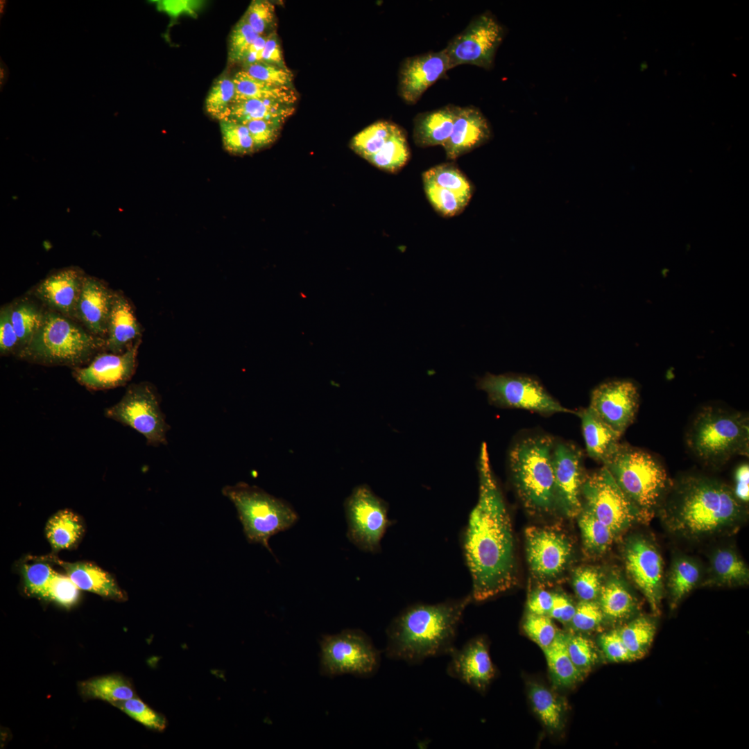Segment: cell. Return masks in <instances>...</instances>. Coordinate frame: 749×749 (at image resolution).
<instances>
[{
  "label": "cell",
  "instance_id": "1",
  "mask_svg": "<svg viewBox=\"0 0 749 749\" xmlns=\"http://www.w3.org/2000/svg\"><path fill=\"white\" fill-rule=\"evenodd\" d=\"M477 469L478 500L460 542L472 580V601L483 602L514 586L516 562L510 517L485 442L480 448Z\"/></svg>",
  "mask_w": 749,
  "mask_h": 749
},
{
  "label": "cell",
  "instance_id": "2",
  "mask_svg": "<svg viewBox=\"0 0 749 749\" xmlns=\"http://www.w3.org/2000/svg\"><path fill=\"white\" fill-rule=\"evenodd\" d=\"M673 535L690 541L735 533L746 517V506L723 482L691 474L673 483L658 510Z\"/></svg>",
  "mask_w": 749,
  "mask_h": 749
},
{
  "label": "cell",
  "instance_id": "3",
  "mask_svg": "<svg viewBox=\"0 0 749 749\" xmlns=\"http://www.w3.org/2000/svg\"><path fill=\"white\" fill-rule=\"evenodd\" d=\"M472 601L470 594L437 603H417L401 611L386 629L388 657L417 664L449 655L456 648L458 627Z\"/></svg>",
  "mask_w": 749,
  "mask_h": 749
},
{
  "label": "cell",
  "instance_id": "4",
  "mask_svg": "<svg viewBox=\"0 0 749 749\" xmlns=\"http://www.w3.org/2000/svg\"><path fill=\"white\" fill-rule=\"evenodd\" d=\"M105 350V338L92 334L74 320L46 309L40 328L16 356L32 363L74 369L87 365Z\"/></svg>",
  "mask_w": 749,
  "mask_h": 749
},
{
  "label": "cell",
  "instance_id": "5",
  "mask_svg": "<svg viewBox=\"0 0 749 749\" xmlns=\"http://www.w3.org/2000/svg\"><path fill=\"white\" fill-rule=\"evenodd\" d=\"M603 466L637 509L642 522L658 512L673 484L654 456L627 444L620 443Z\"/></svg>",
  "mask_w": 749,
  "mask_h": 749
},
{
  "label": "cell",
  "instance_id": "6",
  "mask_svg": "<svg viewBox=\"0 0 749 749\" xmlns=\"http://www.w3.org/2000/svg\"><path fill=\"white\" fill-rule=\"evenodd\" d=\"M553 439L529 436L510 447L508 463L510 477L524 506L533 513H549L556 507L552 465Z\"/></svg>",
  "mask_w": 749,
  "mask_h": 749
},
{
  "label": "cell",
  "instance_id": "7",
  "mask_svg": "<svg viewBox=\"0 0 749 749\" xmlns=\"http://www.w3.org/2000/svg\"><path fill=\"white\" fill-rule=\"evenodd\" d=\"M691 451L704 463L718 466L736 455H748L749 420L741 413L709 406L694 418L687 434Z\"/></svg>",
  "mask_w": 749,
  "mask_h": 749
},
{
  "label": "cell",
  "instance_id": "8",
  "mask_svg": "<svg viewBox=\"0 0 749 749\" xmlns=\"http://www.w3.org/2000/svg\"><path fill=\"white\" fill-rule=\"evenodd\" d=\"M223 494L234 503L248 541L261 544L271 553L270 538L289 529L298 520V515L288 502L256 486L239 483L223 488Z\"/></svg>",
  "mask_w": 749,
  "mask_h": 749
},
{
  "label": "cell",
  "instance_id": "9",
  "mask_svg": "<svg viewBox=\"0 0 749 749\" xmlns=\"http://www.w3.org/2000/svg\"><path fill=\"white\" fill-rule=\"evenodd\" d=\"M320 670L333 678L345 674L370 676L380 664V655L370 637L359 629L323 635L320 641Z\"/></svg>",
  "mask_w": 749,
  "mask_h": 749
},
{
  "label": "cell",
  "instance_id": "10",
  "mask_svg": "<svg viewBox=\"0 0 749 749\" xmlns=\"http://www.w3.org/2000/svg\"><path fill=\"white\" fill-rule=\"evenodd\" d=\"M103 413L143 435L149 445L166 444L169 425L162 411L157 390L150 382L130 384L121 399L105 408Z\"/></svg>",
  "mask_w": 749,
  "mask_h": 749
},
{
  "label": "cell",
  "instance_id": "11",
  "mask_svg": "<svg viewBox=\"0 0 749 749\" xmlns=\"http://www.w3.org/2000/svg\"><path fill=\"white\" fill-rule=\"evenodd\" d=\"M344 510L349 541L362 551H380L381 540L393 524L387 502L363 484L355 487L346 498Z\"/></svg>",
  "mask_w": 749,
  "mask_h": 749
},
{
  "label": "cell",
  "instance_id": "12",
  "mask_svg": "<svg viewBox=\"0 0 749 749\" xmlns=\"http://www.w3.org/2000/svg\"><path fill=\"white\" fill-rule=\"evenodd\" d=\"M489 402L501 408H521L542 414L574 413L562 406L533 378L506 373H486L476 382Z\"/></svg>",
  "mask_w": 749,
  "mask_h": 749
},
{
  "label": "cell",
  "instance_id": "13",
  "mask_svg": "<svg viewBox=\"0 0 749 749\" xmlns=\"http://www.w3.org/2000/svg\"><path fill=\"white\" fill-rule=\"evenodd\" d=\"M504 34L503 26L490 11L475 16L445 48L451 69L461 64L492 69Z\"/></svg>",
  "mask_w": 749,
  "mask_h": 749
},
{
  "label": "cell",
  "instance_id": "14",
  "mask_svg": "<svg viewBox=\"0 0 749 749\" xmlns=\"http://www.w3.org/2000/svg\"><path fill=\"white\" fill-rule=\"evenodd\" d=\"M582 495L585 499L584 508L608 526L615 535L636 522H642L637 509L604 466L585 477Z\"/></svg>",
  "mask_w": 749,
  "mask_h": 749
},
{
  "label": "cell",
  "instance_id": "15",
  "mask_svg": "<svg viewBox=\"0 0 749 749\" xmlns=\"http://www.w3.org/2000/svg\"><path fill=\"white\" fill-rule=\"evenodd\" d=\"M626 571L643 593L651 609L658 613L663 588V560L655 543L643 535L628 539L624 548Z\"/></svg>",
  "mask_w": 749,
  "mask_h": 749
},
{
  "label": "cell",
  "instance_id": "16",
  "mask_svg": "<svg viewBox=\"0 0 749 749\" xmlns=\"http://www.w3.org/2000/svg\"><path fill=\"white\" fill-rule=\"evenodd\" d=\"M141 339L121 354L102 352L87 365L72 369L76 381L89 390H104L124 386L137 367Z\"/></svg>",
  "mask_w": 749,
  "mask_h": 749
},
{
  "label": "cell",
  "instance_id": "17",
  "mask_svg": "<svg viewBox=\"0 0 749 749\" xmlns=\"http://www.w3.org/2000/svg\"><path fill=\"white\" fill-rule=\"evenodd\" d=\"M583 454L574 445L554 442L552 465L556 506L569 517H576L582 510L583 477Z\"/></svg>",
  "mask_w": 749,
  "mask_h": 749
},
{
  "label": "cell",
  "instance_id": "18",
  "mask_svg": "<svg viewBox=\"0 0 749 749\" xmlns=\"http://www.w3.org/2000/svg\"><path fill=\"white\" fill-rule=\"evenodd\" d=\"M525 537L528 562L533 574L542 580L558 576L571 553L567 537L556 530L536 526L528 527Z\"/></svg>",
  "mask_w": 749,
  "mask_h": 749
},
{
  "label": "cell",
  "instance_id": "19",
  "mask_svg": "<svg viewBox=\"0 0 749 749\" xmlns=\"http://www.w3.org/2000/svg\"><path fill=\"white\" fill-rule=\"evenodd\" d=\"M639 406V392L631 381L615 380L597 386L590 408L603 422L622 435L633 422Z\"/></svg>",
  "mask_w": 749,
  "mask_h": 749
},
{
  "label": "cell",
  "instance_id": "20",
  "mask_svg": "<svg viewBox=\"0 0 749 749\" xmlns=\"http://www.w3.org/2000/svg\"><path fill=\"white\" fill-rule=\"evenodd\" d=\"M451 69L445 49L406 58L398 73V94L404 102L414 105L425 91Z\"/></svg>",
  "mask_w": 749,
  "mask_h": 749
},
{
  "label": "cell",
  "instance_id": "21",
  "mask_svg": "<svg viewBox=\"0 0 749 749\" xmlns=\"http://www.w3.org/2000/svg\"><path fill=\"white\" fill-rule=\"evenodd\" d=\"M449 655L451 657L447 673L450 677L479 692L486 690L494 679L496 671L487 642L483 637L469 640L460 648L456 647Z\"/></svg>",
  "mask_w": 749,
  "mask_h": 749
},
{
  "label": "cell",
  "instance_id": "22",
  "mask_svg": "<svg viewBox=\"0 0 749 749\" xmlns=\"http://www.w3.org/2000/svg\"><path fill=\"white\" fill-rule=\"evenodd\" d=\"M85 274L78 267L52 272L33 289V294L48 309L76 320V311Z\"/></svg>",
  "mask_w": 749,
  "mask_h": 749
},
{
  "label": "cell",
  "instance_id": "23",
  "mask_svg": "<svg viewBox=\"0 0 749 749\" xmlns=\"http://www.w3.org/2000/svg\"><path fill=\"white\" fill-rule=\"evenodd\" d=\"M114 295V291L104 282L85 275L76 307V320L92 334L105 339Z\"/></svg>",
  "mask_w": 749,
  "mask_h": 749
},
{
  "label": "cell",
  "instance_id": "24",
  "mask_svg": "<svg viewBox=\"0 0 749 749\" xmlns=\"http://www.w3.org/2000/svg\"><path fill=\"white\" fill-rule=\"evenodd\" d=\"M491 137L490 123L478 107L459 106L451 134L442 147L447 158L455 160L484 145Z\"/></svg>",
  "mask_w": 749,
  "mask_h": 749
},
{
  "label": "cell",
  "instance_id": "25",
  "mask_svg": "<svg viewBox=\"0 0 749 749\" xmlns=\"http://www.w3.org/2000/svg\"><path fill=\"white\" fill-rule=\"evenodd\" d=\"M142 327L131 302L121 291H115L107 322L106 351L121 354L141 339Z\"/></svg>",
  "mask_w": 749,
  "mask_h": 749
},
{
  "label": "cell",
  "instance_id": "26",
  "mask_svg": "<svg viewBox=\"0 0 749 749\" xmlns=\"http://www.w3.org/2000/svg\"><path fill=\"white\" fill-rule=\"evenodd\" d=\"M458 108L459 106L447 104L417 114L413 119V138L415 145L420 148L442 146L451 134Z\"/></svg>",
  "mask_w": 749,
  "mask_h": 749
},
{
  "label": "cell",
  "instance_id": "27",
  "mask_svg": "<svg viewBox=\"0 0 749 749\" xmlns=\"http://www.w3.org/2000/svg\"><path fill=\"white\" fill-rule=\"evenodd\" d=\"M65 574L80 589L118 601L127 599L114 578L99 567L90 562H66L55 560Z\"/></svg>",
  "mask_w": 749,
  "mask_h": 749
},
{
  "label": "cell",
  "instance_id": "28",
  "mask_svg": "<svg viewBox=\"0 0 749 749\" xmlns=\"http://www.w3.org/2000/svg\"><path fill=\"white\" fill-rule=\"evenodd\" d=\"M581 420L586 451L589 457L604 463L617 449L621 436L590 408L576 413Z\"/></svg>",
  "mask_w": 749,
  "mask_h": 749
},
{
  "label": "cell",
  "instance_id": "29",
  "mask_svg": "<svg viewBox=\"0 0 749 749\" xmlns=\"http://www.w3.org/2000/svg\"><path fill=\"white\" fill-rule=\"evenodd\" d=\"M705 580V583L717 586L746 585L749 580V569L734 549L721 546L710 554L708 576Z\"/></svg>",
  "mask_w": 749,
  "mask_h": 749
},
{
  "label": "cell",
  "instance_id": "30",
  "mask_svg": "<svg viewBox=\"0 0 749 749\" xmlns=\"http://www.w3.org/2000/svg\"><path fill=\"white\" fill-rule=\"evenodd\" d=\"M235 87L233 102L250 99L268 100L293 105L298 100L293 86H279L258 80L243 70L232 77Z\"/></svg>",
  "mask_w": 749,
  "mask_h": 749
},
{
  "label": "cell",
  "instance_id": "31",
  "mask_svg": "<svg viewBox=\"0 0 749 749\" xmlns=\"http://www.w3.org/2000/svg\"><path fill=\"white\" fill-rule=\"evenodd\" d=\"M294 111L293 105L273 101L250 99L232 103L221 120H232L239 123L257 119L284 121Z\"/></svg>",
  "mask_w": 749,
  "mask_h": 749
},
{
  "label": "cell",
  "instance_id": "32",
  "mask_svg": "<svg viewBox=\"0 0 749 749\" xmlns=\"http://www.w3.org/2000/svg\"><path fill=\"white\" fill-rule=\"evenodd\" d=\"M542 651L556 686L569 688L582 679L583 675L575 666L568 653L565 633L558 632L553 643Z\"/></svg>",
  "mask_w": 749,
  "mask_h": 749
},
{
  "label": "cell",
  "instance_id": "33",
  "mask_svg": "<svg viewBox=\"0 0 749 749\" xmlns=\"http://www.w3.org/2000/svg\"><path fill=\"white\" fill-rule=\"evenodd\" d=\"M46 535L55 551L74 546L83 533V525L79 515L69 509L56 512L46 526Z\"/></svg>",
  "mask_w": 749,
  "mask_h": 749
},
{
  "label": "cell",
  "instance_id": "34",
  "mask_svg": "<svg viewBox=\"0 0 749 749\" xmlns=\"http://www.w3.org/2000/svg\"><path fill=\"white\" fill-rule=\"evenodd\" d=\"M702 576L701 567L695 559L687 556L674 558L667 578L673 607L696 586Z\"/></svg>",
  "mask_w": 749,
  "mask_h": 749
},
{
  "label": "cell",
  "instance_id": "35",
  "mask_svg": "<svg viewBox=\"0 0 749 749\" xmlns=\"http://www.w3.org/2000/svg\"><path fill=\"white\" fill-rule=\"evenodd\" d=\"M80 691L86 698H97L112 705L130 699L135 696L129 680L119 675H110L89 679L80 683Z\"/></svg>",
  "mask_w": 749,
  "mask_h": 749
},
{
  "label": "cell",
  "instance_id": "36",
  "mask_svg": "<svg viewBox=\"0 0 749 749\" xmlns=\"http://www.w3.org/2000/svg\"><path fill=\"white\" fill-rule=\"evenodd\" d=\"M10 306L12 322L19 339L20 350L40 328L46 309L28 298L18 299L10 303Z\"/></svg>",
  "mask_w": 749,
  "mask_h": 749
},
{
  "label": "cell",
  "instance_id": "37",
  "mask_svg": "<svg viewBox=\"0 0 749 749\" xmlns=\"http://www.w3.org/2000/svg\"><path fill=\"white\" fill-rule=\"evenodd\" d=\"M599 604L604 617L612 620H621L628 617L635 609V601L618 579L612 578L602 585Z\"/></svg>",
  "mask_w": 749,
  "mask_h": 749
},
{
  "label": "cell",
  "instance_id": "38",
  "mask_svg": "<svg viewBox=\"0 0 749 749\" xmlns=\"http://www.w3.org/2000/svg\"><path fill=\"white\" fill-rule=\"evenodd\" d=\"M528 696L534 712L544 725L551 731L560 730L564 720L561 700L548 688L536 682L529 684Z\"/></svg>",
  "mask_w": 749,
  "mask_h": 749
},
{
  "label": "cell",
  "instance_id": "39",
  "mask_svg": "<svg viewBox=\"0 0 749 749\" xmlns=\"http://www.w3.org/2000/svg\"><path fill=\"white\" fill-rule=\"evenodd\" d=\"M410 157L406 131L399 126L383 147L368 161L381 170L396 173L406 164Z\"/></svg>",
  "mask_w": 749,
  "mask_h": 749
},
{
  "label": "cell",
  "instance_id": "40",
  "mask_svg": "<svg viewBox=\"0 0 749 749\" xmlns=\"http://www.w3.org/2000/svg\"><path fill=\"white\" fill-rule=\"evenodd\" d=\"M578 525L585 549L592 555L604 553L616 537L613 531L590 511L582 507Z\"/></svg>",
  "mask_w": 749,
  "mask_h": 749
},
{
  "label": "cell",
  "instance_id": "41",
  "mask_svg": "<svg viewBox=\"0 0 749 749\" xmlns=\"http://www.w3.org/2000/svg\"><path fill=\"white\" fill-rule=\"evenodd\" d=\"M399 128L398 125L390 121H376L352 138L351 148L368 160L383 147Z\"/></svg>",
  "mask_w": 749,
  "mask_h": 749
},
{
  "label": "cell",
  "instance_id": "42",
  "mask_svg": "<svg viewBox=\"0 0 749 749\" xmlns=\"http://www.w3.org/2000/svg\"><path fill=\"white\" fill-rule=\"evenodd\" d=\"M422 180L449 190L470 200L474 188L465 175L454 163L436 165L422 173Z\"/></svg>",
  "mask_w": 749,
  "mask_h": 749
},
{
  "label": "cell",
  "instance_id": "43",
  "mask_svg": "<svg viewBox=\"0 0 749 749\" xmlns=\"http://www.w3.org/2000/svg\"><path fill=\"white\" fill-rule=\"evenodd\" d=\"M655 629L651 619L640 617L617 630L635 660L646 654L653 640Z\"/></svg>",
  "mask_w": 749,
  "mask_h": 749
},
{
  "label": "cell",
  "instance_id": "44",
  "mask_svg": "<svg viewBox=\"0 0 749 749\" xmlns=\"http://www.w3.org/2000/svg\"><path fill=\"white\" fill-rule=\"evenodd\" d=\"M422 182L429 202L434 209L444 217H451L460 214L470 202L460 196L440 187L428 180H422Z\"/></svg>",
  "mask_w": 749,
  "mask_h": 749
},
{
  "label": "cell",
  "instance_id": "45",
  "mask_svg": "<svg viewBox=\"0 0 749 749\" xmlns=\"http://www.w3.org/2000/svg\"><path fill=\"white\" fill-rule=\"evenodd\" d=\"M219 123L223 146L227 151L236 155H246L257 151L246 125L226 119L219 121Z\"/></svg>",
  "mask_w": 749,
  "mask_h": 749
},
{
  "label": "cell",
  "instance_id": "46",
  "mask_svg": "<svg viewBox=\"0 0 749 749\" xmlns=\"http://www.w3.org/2000/svg\"><path fill=\"white\" fill-rule=\"evenodd\" d=\"M234 94L233 78L226 74L219 76L214 82L205 99V110L207 114L221 121L232 103Z\"/></svg>",
  "mask_w": 749,
  "mask_h": 749
},
{
  "label": "cell",
  "instance_id": "47",
  "mask_svg": "<svg viewBox=\"0 0 749 749\" xmlns=\"http://www.w3.org/2000/svg\"><path fill=\"white\" fill-rule=\"evenodd\" d=\"M565 643L569 657L575 666L583 675L596 664L598 655L591 640L578 634L565 633Z\"/></svg>",
  "mask_w": 749,
  "mask_h": 749
},
{
  "label": "cell",
  "instance_id": "48",
  "mask_svg": "<svg viewBox=\"0 0 749 749\" xmlns=\"http://www.w3.org/2000/svg\"><path fill=\"white\" fill-rule=\"evenodd\" d=\"M112 705L149 729L160 732L166 727L165 717L137 697L116 703Z\"/></svg>",
  "mask_w": 749,
  "mask_h": 749
},
{
  "label": "cell",
  "instance_id": "49",
  "mask_svg": "<svg viewBox=\"0 0 749 749\" xmlns=\"http://www.w3.org/2000/svg\"><path fill=\"white\" fill-rule=\"evenodd\" d=\"M242 18L261 36H266L275 26L274 5L266 0L252 1Z\"/></svg>",
  "mask_w": 749,
  "mask_h": 749
},
{
  "label": "cell",
  "instance_id": "50",
  "mask_svg": "<svg viewBox=\"0 0 749 749\" xmlns=\"http://www.w3.org/2000/svg\"><path fill=\"white\" fill-rule=\"evenodd\" d=\"M259 35L241 17L233 27L228 42V62H242L247 51Z\"/></svg>",
  "mask_w": 749,
  "mask_h": 749
},
{
  "label": "cell",
  "instance_id": "51",
  "mask_svg": "<svg viewBox=\"0 0 749 749\" xmlns=\"http://www.w3.org/2000/svg\"><path fill=\"white\" fill-rule=\"evenodd\" d=\"M54 571L46 561L40 560L24 564L21 574L26 592L44 599L46 587Z\"/></svg>",
  "mask_w": 749,
  "mask_h": 749
},
{
  "label": "cell",
  "instance_id": "52",
  "mask_svg": "<svg viewBox=\"0 0 749 749\" xmlns=\"http://www.w3.org/2000/svg\"><path fill=\"white\" fill-rule=\"evenodd\" d=\"M79 594L80 589L66 574L55 571L46 587L44 599L69 608L77 602Z\"/></svg>",
  "mask_w": 749,
  "mask_h": 749
},
{
  "label": "cell",
  "instance_id": "53",
  "mask_svg": "<svg viewBox=\"0 0 749 749\" xmlns=\"http://www.w3.org/2000/svg\"><path fill=\"white\" fill-rule=\"evenodd\" d=\"M523 628L527 636L542 650L553 643L558 633L549 617L530 612L524 620Z\"/></svg>",
  "mask_w": 749,
  "mask_h": 749
},
{
  "label": "cell",
  "instance_id": "54",
  "mask_svg": "<svg viewBox=\"0 0 749 749\" xmlns=\"http://www.w3.org/2000/svg\"><path fill=\"white\" fill-rule=\"evenodd\" d=\"M241 69L251 77L268 84L293 86V74L288 67L259 62L243 66Z\"/></svg>",
  "mask_w": 749,
  "mask_h": 749
},
{
  "label": "cell",
  "instance_id": "55",
  "mask_svg": "<svg viewBox=\"0 0 749 749\" xmlns=\"http://www.w3.org/2000/svg\"><path fill=\"white\" fill-rule=\"evenodd\" d=\"M603 613L599 603L594 601H581L576 606L570 621L578 632H589L596 629L603 621Z\"/></svg>",
  "mask_w": 749,
  "mask_h": 749
},
{
  "label": "cell",
  "instance_id": "56",
  "mask_svg": "<svg viewBox=\"0 0 749 749\" xmlns=\"http://www.w3.org/2000/svg\"><path fill=\"white\" fill-rule=\"evenodd\" d=\"M573 585L581 601H594L598 598L602 586L601 577L596 569L582 567L575 571Z\"/></svg>",
  "mask_w": 749,
  "mask_h": 749
},
{
  "label": "cell",
  "instance_id": "57",
  "mask_svg": "<svg viewBox=\"0 0 749 749\" xmlns=\"http://www.w3.org/2000/svg\"><path fill=\"white\" fill-rule=\"evenodd\" d=\"M284 121L280 120L257 119L243 122L248 128L256 150L272 144L279 135Z\"/></svg>",
  "mask_w": 749,
  "mask_h": 749
},
{
  "label": "cell",
  "instance_id": "58",
  "mask_svg": "<svg viewBox=\"0 0 749 749\" xmlns=\"http://www.w3.org/2000/svg\"><path fill=\"white\" fill-rule=\"evenodd\" d=\"M19 350V342L11 318L10 304L0 309V353L1 355H17Z\"/></svg>",
  "mask_w": 749,
  "mask_h": 749
},
{
  "label": "cell",
  "instance_id": "59",
  "mask_svg": "<svg viewBox=\"0 0 749 749\" xmlns=\"http://www.w3.org/2000/svg\"><path fill=\"white\" fill-rule=\"evenodd\" d=\"M599 642L607 659L613 662L634 660L617 630L602 635Z\"/></svg>",
  "mask_w": 749,
  "mask_h": 749
},
{
  "label": "cell",
  "instance_id": "60",
  "mask_svg": "<svg viewBox=\"0 0 749 749\" xmlns=\"http://www.w3.org/2000/svg\"><path fill=\"white\" fill-rule=\"evenodd\" d=\"M261 62L286 68L281 45L275 31L266 36Z\"/></svg>",
  "mask_w": 749,
  "mask_h": 749
},
{
  "label": "cell",
  "instance_id": "61",
  "mask_svg": "<svg viewBox=\"0 0 749 749\" xmlns=\"http://www.w3.org/2000/svg\"><path fill=\"white\" fill-rule=\"evenodd\" d=\"M575 610L576 606L566 596L557 593L553 594L552 607L548 617L562 623H570Z\"/></svg>",
  "mask_w": 749,
  "mask_h": 749
},
{
  "label": "cell",
  "instance_id": "62",
  "mask_svg": "<svg viewBox=\"0 0 749 749\" xmlns=\"http://www.w3.org/2000/svg\"><path fill=\"white\" fill-rule=\"evenodd\" d=\"M736 498L746 506L749 501V465L741 464L734 472V487L732 488Z\"/></svg>",
  "mask_w": 749,
  "mask_h": 749
},
{
  "label": "cell",
  "instance_id": "63",
  "mask_svg": "<svg viewBox=\"0 0 749 749\" xmlns=\"http://www.w3.org/2000/svg\"><path fill=\"white\" fill-rule=\"evenodd\" d=\"M552 603L553 593L544 589H539L530 596L527 607L530 613L548 616Z\"/></svg>",
  "mask_w": 749,
  "mask_h": 749
},
{
  "label": "cell",
  "instance_id": "64",
  "mask_svg": "<svg viewBox=\"0 0 749 749\" xmlns=\"http://www.w3.org/2000/svg\"><path fill=\"white\" fill-rule=\"evenodd\" d=\"M266 36L259 35L252 43L241 62L242 67L261 62V56L266 40Z\"/></svg>",
  "mask_w": 749,
  "mask_h": 749
}]
</instances>
